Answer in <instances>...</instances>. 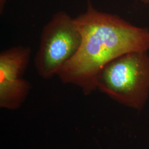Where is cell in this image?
Wrapping results in <instances>:
<instances>
[{
	"mask_svg": "<svg viewBox=\"0 0 149 149\" xmlns=\"http://www.w3.org/2000/svg\"><path fill=\"white\" fill-rule=\"evenodd\" d=\"M97 88L118 103L141 110L149 95V55L148 52L124 54L103 68Z\"/></svg>",
	"mask_w": 149,
	"mask_h": 149,
	"instance_id": "2",
	"label": "cell"
},
{
	"mask_svg": "<svg viewBox=\"0 0 149 149\" xmlns=\"http://www.w3.org/2000/svg\"><path fill=\"white\" fill-rule=\"evenodd\" d=\"M74 19L81 35V43L58 76L64 84L79 87L85 95L97 89L99 74L113 60L130 52L149 50L148 29L98 11L90 1L85 12Z\"/></svg>",
	"mask_w": 149,
	"mask_h": 149,
	"instance_id": "1",
	"label": "cell"
},
{
	"mask_svg": "<svg viewBox=\"0 0 149 149\" xmlns=\"http://www.w3.org/2000/svg\"><path fill=\"white\" fill-rule=\"evenodd\" d=\"M81 35L74 19L64 11H58L43 27L39 48L35 57L38 74L49 79L77 52Z\"/></svg>",
	"mask_w": 149,
	"mask_h": 149,
	"instance_id": "3",
	"label": "cell"
},
{
	"mask_svg": "<svg viewBox=\"0 0 149 149\" xmlns=\"http://www.w3.org/2000/svg\"><path fill=\"white\" fill-rule=\"evenodd\" d=\"M29 47L16 46L0 54V106L19 108L30 91V83L23 78L31 56Z\"/></svg>",
	"mask_w": 149,
	"mask_h": 149,
	"instance_id": "4",
	"label": "cell"
},
{
	"mask_svg": "<svg viewBox=\"0 0 149 149\" xmlns=\"http://www.w3.org/2000/svg\"><path fill=\"white\" fill-rule=\"evenodd\" d=\"M7 2V0H0V3L2 5H5Z\"/></svg>",
	"mask_w": 149,
	"mask_h": 149,
	"instance_id": "5",
	"label": "cell"
},
{
	"mask_svg": "<svg viewBox=\"0 0 149 149\" xmlns=\"http://www.w3.org/2000/svg\"><path fill=\"white\" fill-rule=\"evenodd\" d=\"M141 2H143L144 3L149 4V0H140Z\"/></svg>",
	"mask_w": 149,
	"mask_h": 149,
	"instance_id": "6",
	"label": "cell"
}]
</instances>
